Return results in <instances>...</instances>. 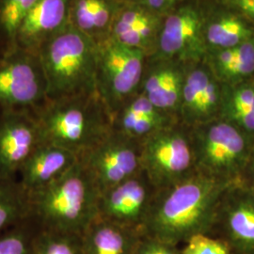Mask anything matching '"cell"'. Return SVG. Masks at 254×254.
Wrapping results in <instances>:
<instances>
[{
    "instance_id": "6da1fadb",
    "label": "cell",
    "mask_w": 254,
    "mask_h": 254,
    "mask_svg": "<svg viewBox=\"0 0 254 254\" xmlns=\"http://www.w3.org/2000/svg\"><path fill=\"white\" fill-rule=\"evenodd\" d=\"M234 183L196 173L156 190L142 233L175 246L197 235H212L219 201Z\"/></svg>"
},
{
    "instance_id": "7a4b0ae2",
    "label": "cell",
    "mask_w": 254,
    "mask_h": 254,
    "mask_svg": "<svg viewBox=\"0 0 254 254\" xmlns=\"http://www.w3.org/2000/svg\"><path fill=\"white\" fill-rule=\"evenodd\" d=\"M100 191L81 162L29 194L30 218L40 229L81 236L98 217Z\"/></svg>"
},
{
    "instance_id": "3957f363",
    "label": "cell",
    "mask_w": 254,
    "mask_h": 254,
    "mask_svg": "<svg viewBox=\"0 0 254 254\" xmlns=\"http://www.w3.org/2000/svg\"><path fill=\"white\" fill-rule=\"evenodd\" d=\"M44 142L78 157L112 131V118L97 91L47 100L34 112Z\"/></svg>"
},
{
    "instance_id": "277c9868",
    "label": "cell",
    "mask_w": 254,
    "mask_h": 254,
    "mask_svg": "<svg viewBox=\"0 0 254 254\" xmlns=\"http://www.w3.org/2000/svg\"><path fill=\"white\" fill-rule=\"evenodd\" d=\"M98 44L69 25L46 41L37 54L46 74L48 100L96 91Z\"/></svg>"
},
{
    "instance_id": "5b68a950",
    "label": "cell",
    "mask_w": 254,
    "mask_h": 254,
    "mask_svg": "<svg viewBox=\"0 0 254 254\" xmlns=\"http://www.w3.org/2000/svg\"><path fill=\"white\" fill-rule=\"evenodd\" d=\"M197 173L227 182L242 180L254 140L222 119L190 128Z\"/></svg>"
},
{
    "instance_id": "8992f818",
    "label": "cell",
    "mask_w": 254,
    "mask_h": 254,
    "mask_svg": "<svg viewBox=\"0 0 254 254\" xmlns=\"http://www.w3.org/2000/svg\"><path fill=\"white\" fill-rule=\"evenodd\" d=\"M141 168L157 190L197 173L190 128L178 122L148 136L142 141Z\"/></svg>"
},
{
    "instance_id": "52a82bcc",
    "label": "cell",
    "mask_w": 254,
    "mask_h": 254,
    "mask_svg": "<svg viewBox=\"0 0 254 254\" xmlns=\"http://www.w3.org/2000/svg\"><path fill=\"white\" fill-rule=\"evenodd\" d=\"M97 44L96 91L112 118L140 91L148 57L109 38Z\"/></svg>"
},
{
    "instance_id": "ba28073f",
    "label": "cell",
    "mask_w": 254,
    "mask_h": 254,
    "mask_svg": "<svg viewBox=\"0 0 254 254\" xmlns=\"http://www.w3.org/2000/svg\"><path fill=\"white\" fill-rule=\"evenodd\" d=\"M47 100V81L38 54L8 48L0 56V111L35 112Z\"/></svg>"
},
{
    "instance_id": "9c48e42d",
    "label": "cell",
    "mask_w": 254,
    "mask_h": 254,
    "mask_svg": "<svg viewBox=\"0 0 254 254\" xmlns=\"http://www.w3.org/2000/svg\"><path fill=\"white\" fill-rule=\"evenodd\" d=\"M211 1L186 0L166 14L153 56L186 64L202 62L207 53L204 25Z\"/></svg>"
},
{
    "instance_id": "30bf717a",
    "label": "cell",
    "mask_w": 254,
    "mask_h": 254,
    "mask_svg": "<svg viewBox=\"0 0 254 254\" xmlns=\"http://www.w3.org/2000/svg\"><path fill=\"white\" fill-rule=\"evenodd\" d=\"M141 152L142 142L112 130L78 159L101 194L142 172Z\"/></svg>"
},
{
    "instance_id": "8fae6325",
    "label": "cell",
    "mask_w": 254,
    "mask_h": 254,
    "mask_svg": "<svg viewBox=\"0 0 254 254\" xmlns=\"http://www.w3.org/2000/svg\"><path fill=\"white\" fill-rule=\"evenodd\" d=\"M214 232L232 254H254V188L243 181L228 188L218 204Z\"/></svg>"
},
{
    "instance_id": "7c38bea8",
    "label": "cell",
    "mask_w": 254,
    "mask_h": 254,
    "mask_svg": "<svg viewBox=\"0 0 254 254\" xmlns=\"http://www.w3.org/2000/svg\"><path fill=\"white\" fill-rule=\"evenodd\" d=\"M43 142L34 112L0 111V177L15 179L23 165Z\"/></svg>"
},
{
    "instance_id": "4fadbf2b",
    "label": "cell",
    "mask_w": 254,
    "mask_h": 254,
    "mask_svg": "<svg viewBox=\"0 0 254 254\" xmlns=\"http://www.w3.org/2000/svg\"><path fill=\"white\" fill-rule=\"evenodd\" d=\"M222 84L202 61L188 64L178 121L192 128L219 118Z\"/></svg>"
},
{
    "instance_id": "5bb4252c",
    "label": "cell",
    "mask_w": 254,
    "mask_h": 254,
    "mask_svg": "<svg viewBox=\"0 0 254 254\" xmlns=\"http://www.w3.org/2000/svg\"><path fill=\"white\" fill-rule=\"evenodd\" d=\"M156 190L141 172L101 193L98 216L142 232Z\"/></svg>"
},
{
    "instance_id": "9a60e30c",
    "label": "cell",
    "mask_w": 254,
    "mask_h": 254,
    "mask_svg": "<svg viewBox=\"0 0 254 254\" xmlns=\"http://www.w3.org/2000/svg\"><path fill=\"white\" fill-rule=\"evenodd\" d=\"M187 67L175 60L148 57L139 92L155 108L178 120Z\"/></svg>"
},
{
    "instance_id": "2e32d148",
    "label": "cell",
    "mask_w": 254,
    "mask_h": 254,
    "mask_svg": "<svg viewBox=\"0 0 254 254\" xmlns=\"http://www.w3.org/2000/svg\"><path fill=\"white\" fill-rule=\"evenodd\" d=\"M165 16L141 5L124 0L109 38L151 57L156 52Z\"/></svg>"
},
{
    "instance_id": "e0dca14e",
    "label": "cell",
    "mask_w": 254,
    "mask_h": 254,
    "mask_svg": "<svg viewBox=\"0 0 254 254\" xmlns=\"http://www.w3.org/2000/svg\"><path fill=\"white\" fill-rule=\"evenodd\" d=\"M70 4L71 0H38L20 24L11 47L37 53L46 41L70 25Z\"/></svg>"
},
{
    "instance_id": "ac0fdd59",
    "label": "cell",
    "mask_w": 254,
    "mask_h": 254,
    "mask_svg": "<svg viewBox=\"0 0 254 254\" xmlns=\"http://www.w3.org/2000/svg\"><path fill=\"white\" fill-rule=\"evenodd\" d=\"M78 156L52 143L43 142L19 172L21 186L28 194L40 190L73 168Z\"/></svg>"
},
{
    "instance_id": "d6986e66",
    "label": "cell",
    "mask_w": 254,
    "mask_h": 254,
    "mask_svg": "<svg viewBox=\"0 0 254 254\" xmlns=\"http://www.w3.org/2000/svg\"><path fill=\"white\" fill-rule=\"evenodd\" d=\"M143 233L97 217L81 234L84 254H134Z\"/></svg>"
},
{
    "instance_id": "ffe728a7",
    "label": "cell",
    "mask_w": 254,
    "mask_h": 254,
    "mask_svg": "<svg viewBox=\"0 0 254 254\" xmlns=\"http://www.w3.org/2000/svg\"><path fill=\"white\" fill-rule=\"evenodd\" d=\"M254 38V26L232 9L212 0L204 25L207 52L240 46Z\"/></svg>"
},
{
    "instance_id": "44dd1931",
    "label": "cell",
    "mask_w": 254,
    "mask_h": 254,
    "mask_svg": "<svg viewBox=\"0 0 254 254\" xmlns=\"http://www.w3.org/2000/svg\"><path fill=\"white\" fill-rule=\"evenodd\" d=\"M124 0H71L69 23L96 43L109 38Z\"/></svg>"
},
{
    "instance_id": "7402d4cb",
    "label": "cell",
    "mask_w": 254,
    "mask_h": 254,
    "mask_svg": "<svg viewBox=\"0 0 254 254\" xmlns=\"http://www.w3.org/2000/svg\"><path fill=\"white\" fill-rule=\"evenodd\" d=\"M203 62L222 85L251 81L254 76V38L240 46L209 51Z\"/></svg>"
},
{
    "instance_id": "603a6c76",
    "label": "cell",
    "mask_w": 254,
    "mask_h": 254,
    "mask_svg": "<svg viewBox=\"0 0 254 254\" xmlns=\"http://www.w3.org/2000/svg\"><path fill=\"white\" fill-rule=\"evenodd\" d=\"M219 118L237 127L254 140V87L252 80L222 85Z\"/></svg>"
},
{
    "instance_id": "cb8c5ba5",
    "label": "cell",
    "mask_w": 254,
    "mask_h": 254,
    "mask_svg": "<svg viewBox=\"0 0 254 254\" xmlns=\"http://www.w3.org/2000/svg\"><path fill=\"white\" fill-rule=\"evenodd\" d=\"M29 218V194L16 178L0 177V235Z\"/></svg>"
},
{
    "instance_id": "d4e9b609",
    "label": "cell",
    "mask_w": 254,
    "mask_h": 254,
    "mask_svg": "<svg viewBox=\"0 0 254 254\" xmlns=\"http://www.w3.org/2000/svg\"><path fill=\"white\" fill-rule=\"evenodd\" d=\"M31 254H84L81 236L38 227Z\"/></svg>"
},
{
    "instance_id": "484cf974",
    "label": "cell",
    "mask_w": 254,
    "mask_h": 254,
    "mask_svg": "<svg viewBox=\"0 0 254 254\" xmlns=\"http://www.w3.org/2000/svg\"><path fill=\"white\" fill-rule=\"evenodd\" d=\"M179 121L172 116L161 117H123L112 118V130L142 142L148 136L164 127H169Z\"/></svg>"
},
{
    "instance_id": "4316f807",
    "label": "cell",
    "mask_w": 254,
    "mask_h": 254,
    "mask_svg": "<svg viewBox=\"0 0 254 254\" xmlns=\"http://www.w3.org/2000/svg\"><path fill=\"white\" fill-rule=\"evenodd\" d=\"M38 0H0V33L13 45L19 26Z\"/></svg>"
},
{
    "instance_id": "83f0119b",
    "label": "cell",
    "mask_w": 254,
    "mask_h": 254,
    "mask_svg": "<svg viewBox=\"0 0 254 254\" xmlns=\"http://www.w3.org/2000/svg\"><path fill=\"white\" fill-rule=\"evenodd\" d=\"M38 226L31 219L0 235V254H31Z\"/></svg>"
},
{
    "instance_id": "f1b7e54d",
    "label": "cell",
    "mask_w": 254,
    "mask_h": 254,
    "mask_svg": "<svg viewBox=\"0 0 254 254\" xmlns=\"http://www.w3.org/2000/svg\"><path fill=\"white\" fill-rule=\"evenodd\" d=\"M181 254H232L225 241L211 235H197L181 250Z\"/></svg>"
},
{
    "instance_id": "f546056e",
    "label": "cell",
    "mask_w": 254,
    "mask_h": 254,
    "mask_svg": "<svg viewBox=\"0 0 254 254\" xmlns=\"http://www.w3.org/2000/svg\"><path fill=\"white\" fill-rule=\"evenodd\" d=\"M134 254H181L178 246L169 244L143 234Z\"/></svg>"
},
{
    "instance_id": "4dcf8cb0",
    "label": "cell",
    "mask_w": 254,
    "mask_h": 254,
    "mask_svg": "<svg viewBox=\"0 0 254 254\" xmlns=\"http://www.w3.org/2000/svg\"><path fill=\"white\" fill-rule=\"evenodd\" d=\"M220 5L234 10L254 26V0H215Z\"/></svg>"
},
{
    "instance_id": "1f68e13d",
    "label": "cell",
    "mask_w": 254,
    "mask_h": 254,
    "mask_svg": "<svg viewBox=\"0 0 254 254\" xmlns=\"http://www.w3.org/2000/svg\"><path fill=\"white\" fill-rule=\"evenodd\" d=\"M141 5L160 14H168L186 0H126Z\"/></svg>"
},
{
    "instance_id": "d6a6232c",
    "label": "cell",
    "mask_w": 254,
    "mask_h": 254,
    "mask_svg": "<svg viewBox=\"0 0 254 254\" xmlns=\"http://www.w3.org/2000/svg\"><path fill=\"white\" fill-rule=\"evenodd\" d=\"M241 181L244 182L245 184L254 189V143L248 159V163L246 165L245 171Z\"/></svg>"
},
{
    "instance_id": "836d02e7",
    "label": "cell",
    "mask_w": 254,
    "mask_h": 254,
    "mask_svg": "<svg viewBox=\"0 0 254 254\" xmlns=\"http://www.w3.org/2000/svg\"><path fill=\"white\" fill-rule=\"evenodd\" d=\"M252 83H253V85H254V78H253V79H252Z\"/></svg>"
}]
</instances>
